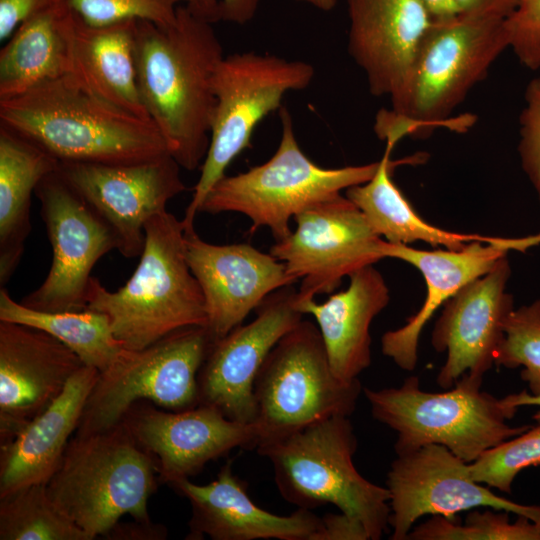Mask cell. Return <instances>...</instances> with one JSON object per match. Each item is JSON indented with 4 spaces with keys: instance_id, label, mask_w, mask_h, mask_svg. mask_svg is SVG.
Wrapping results in <instances>:
<instances>
[{
    "instance_id": "obj_21",
    "label": "cell",
    "mask_w": 540,
    "mask_h": 540,
    "mask_svg": "<svg viewBox=\"0 0 540 540\" xmlns=\"http://www.w3.org/2000/svg\"><path fill=\"white\" fill-rule=\"evenodd\" d=\"M348 52L374 96L402 93L432 15L421 0H348Z\"/></svg>"
},
{
    "instance_id": "obj_41",
    "label": "cell",
    "mask_w": 540,
    "mask_h": 540,
    "mask_svg": "<svg viewBox=\"0 0 540 540\" xmlns=\"http://www.w3.org/2000/svg\"><path fill=\"white\" fill-rule=\"evenodd\" d=\"M458 13L505 20L517 6L518 0H452Z\"/></svg>"
},
{
    "instance_id": "obj_3",
    "label": "cell",
    "mask_w": 540,
    "mask_h": 540,
    "mask_svg": "<svg viewBox=\"0 0 540 540\" xmlns=\"http://www.w3.org/2000/svg\"><path fill=\"white\" fill-rule=\"evenodd\" d=\"M507 48L504 20L460 13L433 19L402 93L377 115L378 137L396 144L441 126L464 130L450 115Z\"/></svg>"
},
{
    "instance_id": "obj_40",
    "label": "cell",
    "mask_w": 540,
    "mask_h": 540,
    "mask_svg": "<svg viewBox=\"0 0 540 540\" xmlns=\"http://www.w3.org/2000/svg\"><path fill=\"white\" fill-rule=\"evenodd\" d=\"M321 520L311 540H370L363 523L346 513H328Z\"/></svg>"
},
{
    "instance_id": "obj_13",
    "label": "cell",
    "mask_w": 540,
    "mask_h": 540,
    "mask_svg": "<svg viewBox=\"0 0 540 540\" xmlns=\"http://www.w3.org/2000/svg\"><path fill=\"white\" fill-rule=\"evenodd\" d=\"M35 195L51 244L52 262L43 283L21 303L49 312L86 309L92 269L101 257L118 249L117 237L57 170L41 180Z\"/></svg>"
},
{
    "instance_id": "obj_29",
    "label": "cell",
    "mask_w": 540,
    "mask_h": 540,
    "mask_svg": "<svg viewBox=\"0 0 540 540\" xmlns=\"http://www.w3.org/2000/svg\"><path fill=\"white\" fill-rule=\"evenodd\" d=\"M393 147L386 143L378 169L370 180L345 190V196L363 213L378 236L390 243L407 245L422 241L447 249H461L472 241L493 239L447 231L422 219L392 179V170L398 163L390 159Z\"/></svg>"
},
{
    "instance_id": "obj_5",
    "label": "cell",
    "mask_w": 540,
    "mask_h": 540,
    "mask_svg": "<svg viewBox=\"0 0 540 540\" xmlns=\"http://www.w3.org/2000/svg\"><path fill=\"white\" fill-rule=\"evenodd\" d=\"M155 473L154 458L120 422L101 432L75 434L46 488L56 507L93 540L124 515L150 521Z\"/></svg>"
},
{
    "instance_id": "obj_22",
    "label": "cell",
    "mask_w": 540,
    "mask_h": 540,
    "mask_svg": "<svg viewBox=\"0 0 540 540\" xmlns=\"http://www.w3.org/2000/svg\"><path fill=\"white\" fill-rule=\"evenodd\" d=\"M191 505L186 539L200 540H311L322 520L312 510L298 508L290 515H277L259 507L249 496L246 483L233 473L232 460L206 485L188 478L167 484Z\"/></svg>"
},
{
    "instance_id": "obj_4",
    "label": "cell",
    "mask_w": 540,
    "mask_h": 540,
    "mask_svg": "<svg viewBox=\"0 0 540 540\" xmlns=\"http://www.w3.org/2000/svg\"><path fill=\"white\" fill-rule=\"evenodd\" d=\"M86 308L106 314L114 336L129 350L185 327H206L205 300L187 263L182 221L167 210L150 218L133 275L114 292L92 277Z\"/></svg>"
},
{
    "instance_id": "obj_6",
    "label": "cell",
    "mask_w": 540,
    "mask_h": 540,
    "mask_svg": "<svg viewBox=\"0 0 540 540\" xmlns=\"http://www.w3.org/2000/svg\"><path fill=\"white\" fill-rule=\"evenodd\" d=\"M357 438L349 417L332 416L257 446L272 464L277 489L298 508L334 505L363 523L370 540L388 531L390 494L353 463Z\"/></svg>"
},
{
    "instance_id": "obj_32",
    "label": "cell",
    "mask_w": 540,
    "mask_h": 540,
    "mask_svg": "<svg viewBox=\"0 0 540 540\" xmlns=\"http://www.w3.org/2000/svg\"><path fill=\"white\" fill-rule=\"evenodd\" d=\"M505 510L472 509L464 524L459 520L435 515L413 527L408 540H540V523L517 515L513 523Z\"/></svg>"
},
{
    "instance_id": "obj_9",
    "label": "cell",
    "mask_w": 540,
    "mask_h": 540,
    "mask_svg": "<svg viewBox=\"0 0 540 540\" xmlns=\"http://www.w3.org/2000/svg\"><path fill=\"white\" fill-rule=\"evenodd\" d=\"M313 77L314 67L302 60L253 51L224 56L213 78L215 107L208 151L181 220L185 232L195 229L206 195L226 175L230 163L250 147L259 122L280 109L285 94L307 88Z\"/></svg>"
},
{
    "instance_id": "obj_39",
    "label": "cell",
    "mask_w": 540,
    "mask_h": 540,
    "mask_svg": "<svg viewBox=\"0 0 540 540\" xmlns=\"http://www.w3.org/2000/svg\"><path fill=\"white\" fill-rule=\"evenodd\" d=\"M63 0H0V41L5 42L26 19Z\"/></svg>"
},
{
    "instance_id": "obj_23",
    "label": "cell",
    "mask_w": 540,
    "mask_h": 540,
    "mask_svg": "<svg viewBox=\"0 0 540 540\" xmlns=\"http://www.w3.org/2000/svg\"><path fill=\"white\" fill-rule=\"evenodd\" d=\"M521 238L472 241L461 249L420 250L385 240V258L403 260L416 267L426 283V297L419 311L398 329L381 338L382 353L405 371H413L418 360L420 334L434 315L461 288L489 272L509 250H523Z\"/></svg>"
},
{
    "instance_id": "obj_16",
    "label": "cell",
    "mask_w": 540,
    "mask_h": 540,
    "mask_svg": "<svg viewBox=\"0 0 540 540\" xmlns=\"http://www.w3.org/2000/svg\"><path fill=\"white\" fill-rule=\"evenodd\" d=\"M297 290L284 286L256 308L251 322L214 342L198 374L199 404L246 424L255 420L254 382L272 348L301 320Z\"/></svg>"
},
{
    "instance_id": "obj_45",
    "label": "cell",
    "mask_w": 540,
    "mask_h": 540,
    "mask_svg": "<svg viewBox=\"0 0 540 540\" xmlns=\"http://www.w3.org/2000/svg\"><path fill=\"white\" fill-rule=\"evenodd\" d=\"M296 1L308 3L314 6L315 8H318L325 12L332 10L337 3V0H296Z\"/></svg>"
},
{
    "instance_id": "obj_26",
    "label": "cell",
    "mask_w": 540,
    "mask_h": 540,
    "mask_svg": "<svg viewBox=\"0 0 540 540\" xmlns=\"http://www.w3.org/2000/svg\"><path fill=\"white\" fill-rule=\"evenodd\" d=\"M74 13L63 0L23 21L0 51V101L73 73Z\"/></svg>"
},
{
    "instance_id": "obj_12",
    "label": "cell",
    "mask_w": 540,
    "mask_h": 540,
    "mask_svg": "<svg viewBox=\"0 0 540 540\" xmlns=\"http://www.w3.org/2000/svg\"><path fill=\"white\" fill-rule=\"evenodd\" d=\"M294 219L295 231L276 242L270 254L294 282L301 281L297 303L331 294L345 276L385 258V240L346 196L317 203Z\"/></svg>"
},
{
    "instance_id": "obj_28",
    "label": "cell",
    "mask_w": 540,
    "mask_h": 540,
    "mask_svg": "<svg viewBox=\"0 0 540 540\" xmlns=\"http://www.w3.org/2000/svg\"><path fill=\"white\" fill-rule=\"evenodd\" d=\"M58 166L48 152L0 125V287L11 279L24 253L32 194Z\"/></svg>"
},
{
    "instance_id": "obj_2",
    "label": "cell",
    "mask_w": 540,
    "mask_h": 540,
    "mask_svg": "<svg viewBox=\"0 0 540 540\" xmlns=\"http://www.w3.org/2000/svg\"><path fill=\"white\" fill-rule=\"evenodd\" d=\"M0 121L59 162L131 164L170 154L151 120L106 102L73 74L0 101Z\"/></svg>"
},
{
    "instance_id": "obj_17",
    "label": "cell",
    "mask_w": 540,
    "mask_h": 540,
    "mask_svg": "<svg viewBox=\"0 0 540 540\" xmlns=\"http://www.w3.org/2000/svg\"><path fill=\"white\" fill-rule=\"evenodd\" d=\"M155 460L162 483L198 474L212 460L235 448H255L256 425L224 416L214 407L199 404L169 411L149 401L133 404L120 421Z\"/></svg>"
},
{
    "instance_id": "obj_8",
    "label": "cell",
    "mask_w": 540,
    "mask_h": 540,
    "mask_svg": "<svg viewBox=\"0 0 540 540\" xmlns=\"http://www.w3.org/2000/svg\"><path fill=\"white\" fill-rule=\"evenodd\" d=\"M282 135L273 156L237 175H224L210 189L200 212H237L247 216L253 233L267 227L276 242L291 233L289 222L299 212L363 184L376 173L379 161L324 168L314 163L298 145L290 112L279 109Z\"/></svg>"
},
{
    "instance_id": "obj_25",
    "label": "cell",
    "mask_w": 540,
    "mask_h": 540,
    "mask_svg": "<svg viewBox=\"0 0 540 540\" xmlns=\"http://www.w3.org/2000/svg\"><path fill=\"white\" fill-rule=\"evenodd\" d=\"M349 278L346 290L330 295L323 303L315 298L296 302L303 315L315 318L330 366L345 382L358 379L370 366V325L390 300L387 284L373 265L355 271Z\"/></svg>"
},
{
    "instance_id": "obj_30",
    "label": "cell",
    "mask_w": 540,
    "mask_h": 540,
    "mask_svg": "<svg viewBox=\"0 0 540 540\" xmlns=\"http://www.w3.org/2000/svg\"><path fill=\"white\" fill-rule=\"evenodd\" d=\"M0 321L30 326L50 334L71 349L86 366L107 369L125 350L109 317L91 309L40 311L16 302L0 287Z\"/></svg>"
},
{
    "instance_id": "obj_11",
    "label": "cell",
    "mask_w": 540,
    "mask_h": 540,
    "mask_svg": "<svg viewBox=\"0 0 540 540\" xmlns=\"http://www.w3.org/2000/svg\"><path fill=\"white\" fill-rule=\"evenodd\" d=\"M212 344L206 327L190 326L143 349L125 348L99 372L75 433L107 430L139 401L169 411L199 405L198 374Z\"/></svg>"
},
{
    "instance_id": "obj_24",
    "label": "cell",
    "mask_w": 540,
    "mask_h": 540,
    "mask_svg": "<svg viewBox=\"0 0 540 540\" xmlns=\"http://www.w3.org/2000/svg\"><path fill=\"white\" fill-rule=\"evenodd\" d=\"M98 375L96 368L82 366L43 412L0 445V497L27 485L48 483L78 428Z\"/></svg>"
},
{
    "instance_id": "obj_7",
    "label": "cell",
    "mask_w": 540,
    "mask_h": 540,
    "mask_svg": "<svg viewBox=\"0 0 540 540\" xmlns=\"http://www.w3.org/2000/svg\"><path fill=\"white\" fill-rule=\"evenodd\" d=\"M482 376L465 373L451 390L420 389L416 376L397 388H364L374 419L397 434L394 450L406 454L422 446L446 447L467 463L485 450L517 436L531 425L510 426L515 412L481 390Z\"/></svg>"
},
{
    "instance_id": "obj_27",
    "label": "cell",
    "mask_w": 540,
    "mask_h": 540,
    "mask_svg": "<svg viewBox=\"0 0 540 540\" xmlns=\"http://www.w3.org/2000/svg\"><path fill=\"white\" fill-rule=\"evenodd\" d=\"M137 21L89 25L74 14L73 75L93 94L151 120L141 99L135 57Z\"/></svg>"
},
{
    "instance_id": "obj_34",
    "label": "cell",
    "mask_w": 540,
    "mask_h": 540,
    "mask_svg": "<svg viewBox=\"0 0 540 540\" xmlns=\"http://www.w3.org/2000/svg\"><path fill=\"white\" fill-rule=\"evenodd\" d=\"M540 465V424L485 450L469 463L471 477L489 488L512 493L515 477L525 468Z\"/></svg>"
},
{
    "instance_id": "obj_15",
    "label": "cell",
    "mask_w": 540,
    "mask_h": 540,
    "mask_svg": "<svg viewBox=\"0 0 540 540\" xmlns=\"http://www.w3.org/2000/svg\"><path fill=\"white\" fill-rule=\"evenodd\" d=\"M170 155L131 164L59 162L60 176L109 225L126 258L141 255L145 224L185 190Z\"/></svg>"
},
{
    "instance_id": "obj_10",
    "label": "cell",
    "mask_w": 540,
    "mask_h": 540,
    "mask_svg": "<svg viewBox=\"0 0 540 540\" xmlns=\"http://www.w3.org/2000/svg\"><path fill=\"white\" fill-rule=\"evenodd\" d=\"M361 390L359 379L345 382L334 374L317 325L301 320L272 348L256 376L257 446L332 416L349 417Z\"/></svg>"
},
{
    "instance_id": "obj_20",
    "label": "cell",
    "mask_w": 540,
    "mask_h": 540,
    "mask_svg": "<svg viewBox=\"0 0 540 540\" xmlns=\"http://www.w3.org/2000/svg\"><path fill=\"white\" fill-rule=\"evenodd\" d=\"M82 366L45 331L0 321V445L43 412Z\"/></svg>"
},
{
    "instance_id": "obj_37",
    "label": "cell",
    "mask_w": 540,
    "mask_h": 540,
    "mask_svg": "<svg viewBox=\"0 0 540 540\" xmlns=\"http://www.w3.org/2000/svg\"><path fill=\"white\" fill-rule=\"evenodd\" d=\"M519 126L518 153L521 166L540 204V75L526 86Z\"/></svg>"
},
{
    "instance_id": "obj_43",
    "label": "cell",
    "mask_w": 540,
    "mask_h": 540,
    "mask_svg": "<svg viewBox=\"0 0 540 540\" xmlns=\"http://www.w3.org/2000/svg\"><path fill=\"white\" fill-rule=\"evenodd\" d=\"M503 405L513 411L517 412L518 408L523 406H537L539 409L533 414L532 419L536 424H540V395H532L526 390L519 393H512L501 399Z\"/></svg>"
},
{
    "instance_id": "obj_31",
    "label": "cell",
    "mask_w": 540,
    "mask_h": 540,
    "mask_svg": "<svg viewBox=\"0 0 540 540\" xmlns=\"http://www.w3.org/2000/svg\"><path fill=\"white\" fill-rule=\"evenodd\" d=\"M0 540H92L50 499L45 483L0 497Z\"/></svg>"
},
{
    "instance_id": "obj_35",
    "label": "cell",
    "mask_w": 540,
    "mask_h": 540,
    "mask_svg": "<svg viewBox=\"0 0 540 540\" xmlns=\"http://www.w3.org/2000/svg\"><path fill=\"white\" fill-rule=\"evenodd\" d=\"M187 0H67L73 13L89 25L121 21H148L160 26L173 24L178 8Z\"/></svg>"
},
{
    "instance_id": "obj_42",
    "label": "cell",
    "mask_w": 540,
    "mask_h": 540,
    "mask_svg": "<svg viewBox=\"0 0 540 540\" xmlns=\"http://www.w3.org/2000/svg\"><path fill=\"white\" fill-rule=\"evenodd\" d=\"M104 537L114 540H163L167 537V529L151 520L118 522Z\"/></svg>"
},
{
    "instance_id": "obj_38",
    "label": "cell",
    "mask_w": 540,
    "mask_h": 540,
    "mask_svg": "<svg viewBox=\"0 0 540 540\" xmlns=\"http://www.w3.org/2000/svg\"><path fill=\"white\" fill-rule=\"evenodd\" d=\"M261 0H187L185 7L195 17L210 24L228 22L245 24L251 21Z\"/></svg>"
},
{
    "instance_id": "obj_1",
    "label": "cell",
    "mask_w": 540,
    "mask_h": 540,
    "mask_svg": "<svg viewBox=\"0 0 540 540\" xmlns=\"http://www.w3.org/2000/svg\"><path fill=\"white\" fill-rule=\"evenodd\" d=\"M138 87L151 121L181 168L202 166L215 107L213 78L224 58L212 24L181 5L168 26L137 21Z\"/></svg>"
},
{
    "instance_id": "obj_36",
    "label": "cell",
    "mask_w": 540,
    "mask_h": 540,
    "mask_svg": "<svg viewBox=\"0 0 540 540\" xmlns=\"http://www.w3.org/2000/svg\"><path fill=\"white\" fill-rule=\"evenodd\" d=\"M504 28L517 59L526 68L540 69V0H518L504 20Z\"/></svg>"
},
{
    "instance_id": "obj_14",
    "label": "cell",
    "mask_w": 540,
    "mask_h": 540,
    "mask_svg": "<svg viewBox=\"0 0 540 540\" xmlns=\"http://www.w3.org/2000/svg\"><path fill=\"white\" fill-rule=\"evenodd\" d=\"M386 488L391 540H407L422 516L456 520L458 513L480 507L505 510L540 523V506L497 496L471 477L469 463L438 444L397 455L387 473Z\"/></svg>"
},
{
    "instance_id": "obj_18",
    "label": "cell",
    "mask_w": 540,
    "mask_h": 540,
    "mask_svg": "<svg viewBox=\"0 0 540 540\" xmlns=\"http://www.w3.org/2000/svg\"><path fill=\"white\" fill-rule=\"evenodd\" d=\"M185 255L205 300L213 343L240 326L272 292L295 282L273 255L241 243L216 245L184 231Z\"/></svg>"
},
{
    "instance_id": "obj_19",
    "label": "cell",
    "mask_w": 540,
    "mask_h": 540,
    "mask_svg": "<svg viewBox=\"0 0 540 540\" xmlns=\"http://www.w3.org/2000/svg\"><path fill=\"white\" fill-rule=\"evenodd\" d=\"M510 274L505 256L444 304L431 336L434 349L447 353L437 375L441 388H451L465 373L483 377L494 365L505 321L514 309L513 296L506 291Z\"/></svg>"
},
{
    "instance_id": "obj_44",
    "label": "cell",
    "mask_w": 540,
    "mask_h": 540,
    "mask_svg": "<svg viewBox=\"0 0 540 540\" xmlns=\"http://www.w3.org/2000/svg\"><path fill=\"white\" fill-rule=\"evenodd\" d=\"M433 19L448 18L458 14L452 0H421Z\"/></svg>"
},
{
    "instance_id": "obj_33",
    "label": "cell",
    "mask_w": 540,
    "mask_h": 540,
    "mask_svg": "<svg viewBox=\"0 0 540 540\" xmlns=\"http://www.w3.org/2000/svg\"><path fill=\"white\" fill-rule=\"evenodd\" d=\"M494 365L522 367L520 377L527 383L529 393L540 395V299L513 309L508 315Z\"/></svg>"
}]
</instances>
